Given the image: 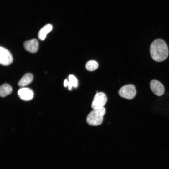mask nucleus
<instances>
[{
	"label": "nucleus",
	"instance_id": "nucleus-5",
	"mask_svg": "<svg viewBox=\"0 0 169 169\" xmlns=\"http://www.w3.org/2000/svg\"><path fill=\"white\" fill-rule=\"evenodd\" d=\"M13 61V57L9 51L3 47H0V64L4 66L8 65L12 62Z\"/></svg>",
	"mask_w": 169,
	"mask_h": 169
},
{
	"label": "nucleus",
	"instance_id": "nucleus-6",
	"mask_svg": "<svg viewBox=\"0 0 169 169\" xmlns=\"http://www.w3.org/2000/svg\"><path fill=\"white\" fill-rule=\"evenodd\" d=\"M150 86L152 91L157 96H161L164 93L165 89L163 85L157 80H151L150 82Z\"/></svg>",
	"mask_w": 169,
	"mask_h": 169
},
{
	"label": "nucleus",
	"instance_id": "nucleus-3",
	"mask_svg": "<svg viewBox=\"0 0 169 169\" xmlns=\"http://www.w3.org/2000/svg\"><path fill=\"white\" fill-rule=\"evenodd\" d=\"M118 93L120 96L123 98L132 99L136 94L135 87L132 84L125 85L119 89Z\"/></svg>",
	"mask_w": 169,
	"mask_h": 169
},
{
	"label": "nucleus",
	"instance_id": "nucleus-4",
	"mask_svg": "<svg viewBox=\"0 0 169 169\" xmlns=\"http://www.w3.org/2000/svg\"><path fill=\"white\" fill-rule=\"evenodd\" d=\"M107 101V97L103 92H97L95 95L91 104L93 109H99L104 107Z\"/></svg>",
	"mask_w": 169,
	"mask_h": 169
},
{
	"label": "nucleus",
	"instance_id": "nucleus-10",
	"mask_svg": "<svg viewBox=\"0 0 169 169\" xmlns=\"http://www.w3.org/2000/svg\"><path fill=\"white\" fill-rule=\"evenodd\" d=\"M52 26L50 24H47L42 27L38 33L39 39L41 40H44L48 33L52 30Z\"/></svg>",
	"mask_w": 169,
	"mask_h": 169
},
{
	"label": "nucleus",
	"instance_id": "nucleus-7",
	"mask_svg": "<svg viewBox=\"0 0 169 169\" xmlns=\"http://www.w3.org/2000/svg\"><path fill=\"white\" fill-rule=\"evenodd\" d=\"M18 94L20 99L25 101L31 100L34 95L33 92L31 89L25 87L19 89L18 91Z\"/></svg>",
	"mask_w": 169,
	"mask_h": 169
},
{
	"label": "nucleus",
	"instance_id": "nucleus-11",
	"mask_svg": "<svg viewBox=\"0 0 169 169\" xmlns=\"http://www.w3.org/2000/svg\"><path fill=\"white\" fill-rule=\"evenodd\" d=\"M12 91L11 86L7 84L2 85L0 88V95L2 97H4L10 94Z\"/></svg>",
	"mask_w": 169,
	"mask_h": 169
},
{
	"label": "nucleus",
	"instance_id": "nucleus-13",
	"mask_svg": "<svg viewBox=\"0 0 169 169\" xmlns=\"http://www.w3.org/2000/svg\"><path fill=\"white\" fill-rule=\"evenodd\" d=\"M69 81L68 83L69 90L71 89L72 87H76L77 86L78 81L76 78L73 75H70L69 76Z\"/></svg>",
	"mask_w": 169,
	"mask_h": 169
},
{
	"label": "nucleus",
	"instance_id": "nucleus-12",
	"mask_svg": "<svg viewBox=\"0 0 169 169\" xmlns=\"http://www.w3.org/2000/svg\"><path fill=\"white\" fill-rule=\"evenodd\" d=\"M98 63L95 60H91L88 61L86 64L85 67L87 70L90 71L96 70L98 67Z\"/></svg>",
	"mask_w": 169,
	"mask_h": 169
},
{
	"label": "nucleus",
	"instance_id": "nucleus-9",
	"mask_svg": "<svg viewBox=\"0 0 169 169\" xmlns=\"http://www.w3.org/2000/svg\"><path fill=\"white\" fill-rule=\"evenodd\" d=\"M33 74L28 73L24 74L18 82V85L20 87H23L29 84L33 80Z\"/></svg>",
	"mask_w": 169,
	"mask_h": 169
},
{
	"label": "nucleus",
	"instance_id": "nucleus-2",
	"mask_svg": "<svg viewBox=\"0 0 169 169\" xmlns=\"http://www.w3.org/2000/svg\"><path fill=\"white\" fill-rule=\"evenodd\" d=\"M105 113V109L103 107L101 109H93L87 115L86 121L90 125L98 126L101 124L103 116Z\"/></svg>",
	"mask_w": 169,
	"mask_h": 169
},
{
	"label": "nucleus",
	"instance_id": "nucleus-8",
	"mask_svg": "<svg viewBox=\"0 0 169 169\" xmlns=\"http://www.w3.org/2000/svg\"><path fill=\"white\" fill-rule=\"evenodd\" d=\"M24 46L26 50L32 53L37 52L38 47V42L36 39H33L25 41Z\"/></svg>",
	"mask_w": 169,
	"mask_h": 169
},
{
	"label": "nucleus",
	"instance_id": "nucleus-14",
	"mask_svg": "<svg viewBox=\"0 0 169 169\" xmlns=\"http://www.w3.org/2000/svg\"><path fill=\"white\" fill-rule=\"evenodd\" d=\"M68 81L66 79H65L64 82V87H67L68 85Z\"/></svg>",
	"mask_w": 169,
	"mask_h": 169
},
{
	"label": "nucleus",
	"instance_id": "nucleus-1",
	"mask_svg": "<svg viewBox=\"0 0 169 169\" xmlns=\"http://www.w3.org/2000/svg\"><path fill=\"white\" fill-rule=\"evenodd\" d=\"M150 52L153 59L158 62L165 60L168 55L167 44L161 39H157L153 41L150 45Z\"/></svg>",
	"mask_w": 169,
	"mask_h": 169
}]
</instances>
